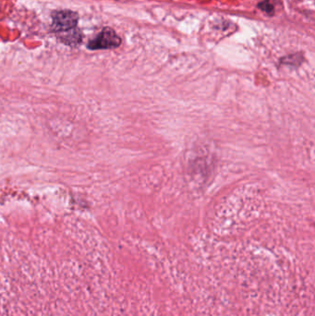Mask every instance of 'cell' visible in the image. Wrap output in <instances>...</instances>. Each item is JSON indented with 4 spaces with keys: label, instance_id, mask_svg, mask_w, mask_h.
Instances as JSON below:
<instances>
[{
    "label": "cell",
    "instance_id": "cell-3",
    "mask_svg": "<svg viewBox=\"0 0 315 316\" xmlns=\"http://www.w3.org/2000/svg\"><path fill=\"white\" fill-rule=\"evenodd\" d=\"M61 35V42L69 46H78L83 40L82 32L77 28L72 29L65 33H57Z\"/></svg>",
    "mask_w": 315,
    "mask_h": 316
},
{
    "label": "cell",
    "instance_id": "cell-1",
    "mask_svg": "<svg viewBox=\"0 0 315 316\" xmlns=\"http://www.w3.org/2000/svg\"><path fill=\"white\" fill-rule=\"evenodd\" d=\"M52 30L56 33H65L76 28L79 15L70 10H58L52 15Z\"/></svg>",
    "mask_w": 315,
    "mask_h": 316
},
{
    "label": "cell",
    "instance_id": "cell-4",
    "mask_svg": "<svg viewBox=\"0 0 315 316\" xmlns=\"http://www.w3.org/2000/svg\"><path fill=\"white\" fill-rule=\"evenodd\" d=\"M275 1L277 0H260L258 2V9L267 15L274 14L275 12Z\"/></svg>",
    "mask_w": 315,
    "mask_h": 316
},
{
    "label": "cell",
    "instance_id": "cell-2",
    "mask_svg": "<svg viewBox=\"0 0 315 316\" xmlns=\"http://www.w3.org/2000/svg\"><path fill=\"white\" fill-rule=\"evenodd\" d=\"M121 45V38L111 28H104L97 36L89 41L87 48L90 50L114 49Z\"/></svg>",
    "mask_w": 315,
    "mask_h": 316
}]
</instances>
